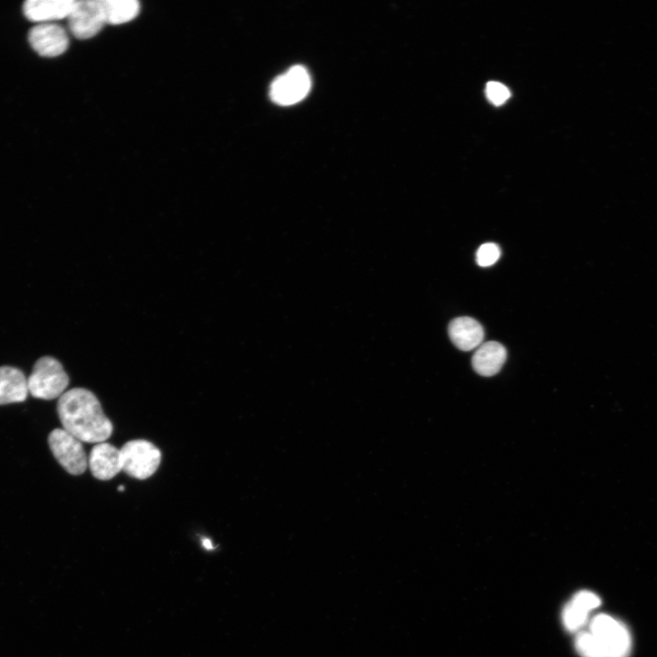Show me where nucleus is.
Instances as JSON below:
<instances>
[{"label": "nucleus", "instance_id": "9", "mask_svg": "<svg viewBox=\"0 0 657 657\" xmlns=\"http://www.w3.org/2000/svg\"><path fill=\"white\" fill-rule=\"evenodd\" d=\"M88 465L95 478L112 479L123 471L121 451L111 444H97L90 453Z\"/></svg>", "mask_w": 657, "mask_h": 657}, {"label": "nucleus", "instance_id": "14", "mask_svg": "<svg viewBox=\"0 0 657 657\" xmlns=\"http://www.w3.org/2000/svg\"><path fill=\"white\" fill-rule=\"evenodd\" d=\"M106 24L121 25L134 21L141 11L136 0H101Z\"/></svg>", "mask_w": 657, "mask_h": 657}, {"label": "nucleus", "instance_id": "17", "mask_svg": "<svg viewBox=\"0 0 657 657\" xmlns=\"http://www.w3.org/2000/svg\"><path fill=\"white\" fill-rule=\"evenodd\" d=\"M501 254V249L497 244L486 243L477 252V262L481 267H489L499 260Z\"/></svg>", "mask_w": 657, "mask_h": 657}, {"label": "nucleus", "instance_id": "1", "mask_svg": "<svg viewBox=\"0 0 657 657\" xmlns=\"http://www.w3.org/2000/svg\"><path fill=\"white\" fill-rule=\"evenodd\" d=\"M58 414L64 429L81 442L104 443L114 426L105 416L98 399L84 389L66 392L58 402Z\"/></svg>", "mask_w": 657, "mask_h": 657}, {"label": "nucleus", "instance_id": "11", "mask_svg": "<svg viewBox=\"0 0 657 657\" xmlns=\"http://www.w3.org/2000/svg\"><path fill=\"white\" fill-rule=\"evenodd\" d=\"M449 334L455 346L464 352L478 348L485 337L482 325L470 317L453 320L449 326Z\"/></svg>", "mask_w": 657, "mask_h": 657}, {"label": "nucleus", "instance_id": "10", "mask_svg": "<svg viewBox=\"0 0 657 657\" xmlns=\"http://www.w3.org/2000/svg\"><path fill=\"white\" fill-rule=\"evenodd\" d=\"M76 0H28L23 4L25 17L33 22H50L68 19Z\"/></svg>", "mask_w": 657, "mask_h": 657}, {"label": "nucleus", "instance_id": "21", "mask_svg": "<svg viewBox=\"0 0 657 657\" xmlns=\"http://www.w3.org/2000/svg\"><path fill=\"white\" fill-rule=\"evenodd\" d=\"M125 488H126V487H125L124 486H119V488H118V490H119V491H124V490H125Z\"/></svg>", "mask_w": 657, "mask_h": 657}, {"label": "nucleus", "instance_id": "6", "mask_svg": "<svg viewBox=\"0 0 657 657\" xmlns=\"http://www.w3.org/2000/svg\"><path fill=\"white\" fill-rule=\"evenodd\" d=\"M311 81L308 71L301 66H293L279 76L270 86L271 100L283 106L302 101L309 93Z\"/></svg>", "mask_w": 657, "mask_h": 657}, {"label": "nucleus", "instance_id": "16", "mask_svg": "<svg viewBox=\"0 0 657 657\" xmlns=\"http://www.w3.org/2000/svg\"><path fill=\"white\" fill-rule=\"evenodd\" d=\"M588 617L589 613L574 604L573 600L565 607L563 614L564 624L571 632L582 628L586 624Z\"/></svg>", "mask_w": 657, "mask_h": 657}, {"label": "nucleus", "instance_id": "19", "mask_svg": "<svg viewBox=\"0 0 657 657\" xmlns=\"http://www.w3.org/2000/svg\"><path fill=\"white\" fill-rule=\"evenodd\" d=\"M572 600L588 613L600 606V599L591 591H580Z\"/></svg>", "mask_w": 657, "mask_h": 657}, {"label": "nucleus", "instance_id": "18", "mask_svg": "<svg viewBox=\"0 0 657 657\" xmlns=\"http://www.w3.org/2000/svg\"><path fill=\"white\" fill-rule=\"evenodd\" d=\"M486 94L487 99L495 105L504 104L511 97L509 89L497 82H490L486 84Z\"/></svg>", "mask_w": 657, "mask_h": 657}, {"label": "nucleus", "instance_id": "5", "mask_svg": "<svg viewBox=\"0 0 657 657\" xmlns=\"http://www.w3.org/2000/svg\"><path fill=\"white\" fill-rule=\"evenodd\" d=\"M49 449L61 466L71 475L83 474L88 457L82 442L65 429H54L48 435Z\"/></svg>", "mask_w": 657, "mask_h": 657}, {"label": "nucleus", "instance_id": "4", "mask_svg": "<svg viewBox=\"0 0 657 657\" xmlns=\"http://www.w3.org/2000/svg\"><path fill=\"white\" fill-rule=\"evenodd\" d=\"M600 642L605 657H628L632 649V638L627 627L607 615L595 617L591 622V631Z\"/></svg>", "mask_w": 657, "mask_h": 657}, {"label": "nucleus", "instance_id": "20", "mask_svg": "<svg viewBox=\"0 0 657 657\" xmlns=\"http://www.w3.org/2000/svg\"><path fill=\"white\" fill-rule=\"evenodd\" d=\"M204 544H206L207 547L211 548V543L208 541V539H206L204 541Z\"/></svg>", "mask_w": 657, "mask_h": 657}, {"label": "nucleus", "instance_id": "7", "mask_svg": "<svg viewBox=\"0 0 657 657\" xmlns=\"http://www.w3.org/2000/svg\"><path fill=\"white\" fill-rule=\"evenodd\" d=\"M29 41L39 57L46 58L61 57L70 45L66 30L53 23H42L33 27L29 33Z\"/></svg>", "mask_w": 657, "mask_h": 657}, {"label": "nucleus", "instance_id": "13", "mask_svg": "<svg viewBox=\"0 0 657 657\" xmlns=\"http://www.w3.org/2000/svg\"><path fill=\"white\" fill-rule=\"evenodd\" d=\"M507 355L506 348L500 343L482 344L473 355V369L485 377L496 375L503 369Z\"/></svg>", "mask_w": 657, "mask_h": 657}, {"label": "nucleus", "instance_id": "15", "mask_svg": "<svg viewBox=\"0 0 657 657\" xmlns=\"http://www.w3.org/2000/svg\"><path fill=\"white\" fill-rule=\"evenodd\" d=\"M576 648L582 657H605L599 639L591 632H583L576 638Z\"/></svg>", "mask_w": 657, "mask_h": 657}, {"label": "nucleus", "instance_id": "12", "mask_svg": "<svg viewBox=\"0 0 657 657\" xmlns=\"http://www.w3.org/2000/svg\"><path fill=\"white\" fill-rule=\"evenodd\" d=\"M29 394L28 379L20 369L0 367V406L24 402Z\"/></svg>", "mask_w": 657, "mask_h": 657}, {"label": "nucleus", "instance_id": "8", "mask_svg": "<svg viewBox=\"0 0 657 657\" xmlns=\"http://www.w3.org/2000/svg\"><path fill=\"white\" fill-rule=\"evenodd\" d=\"M68 20L71 32L79 39L96 36L106 24L101 0L76 2Z\"/></svg>", "mask_w": 657, "mask_h": 657}, {"label": "nucleus", "instance_id": "2", "mask_svg": "<svg viewBox=\"0 0 657 657\" xmlns=\"http://www.w3.org/2000/svg\"><path fill=\"white\" fill-rule=\"evenodd\" d=\"M69 376L62 364L52 357H42L35 364L28 378L29 393L35 399H60L69 386Z\"/></svg>", "mask_w": 657, "mask_h": 657}, {"label": "nucleus", "instance_id": "3", "mask_svg": "<svg viewBox=\"0 0 657 657\" xmlns=\"http://www.w3.org/2000/svg\"><path fill=\"white\" fill-rule=\"evenodd\" d=\"M120 451L123 471L136 479L152 477L161 464V451L146 441L129 442Z\"/></svg>", "mask_w": 657, "mask_h": 657}]
</instances>
